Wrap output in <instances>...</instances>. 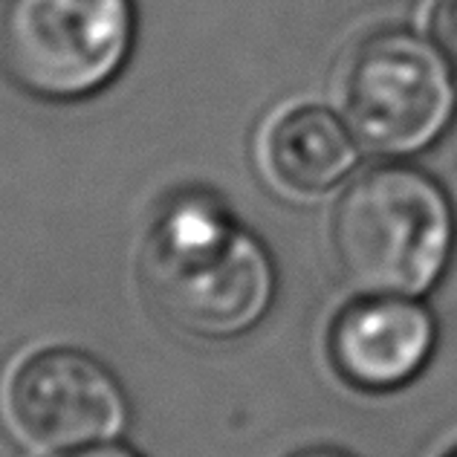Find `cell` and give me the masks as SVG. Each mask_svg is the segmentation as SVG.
<instances>
[{
    "mask_svg": "<svg viewBox=\"0 0 457 457\" xmlns=\"http://www.w3.org/2000/svg\"><path fill=\"white\" fill-rule=\"evenodd\" d=\"M154 310L195 339H237L275 302V263L258 235L209 191H179L151 223L139 258Z\"/></svg>",
    "mask_w": 457,
    "mask_h": 457,
    "instance_id": "6da1fadb",
    "label": "cell"
},
{
    "mask_svg": "<svg viewBox=\"0 0 457 457\" xmlns=\"http://www.w3.org/2000/svg\"><path fill=\"white\" fill-rule=\"evenodd\" d=\"M457 244L452 197L405 160L362 171L333 212V252L359 295L426 298Z\"/></svg>",
    "mask_w": 457,
    "mask_h": 457,
    "instance_id": "7a4b0ae2",
    "label": "cell"
},
{
    "mask_svg": "<svg viewBox=\"0 0 457 457\" xmlns=\"http://www.w3.org/2000/svg\"><path fill=\"white\" fill-rule=\"evenodd\" d=\"M339 104L368 154L411 160L437 145L457 116V70L408 27H379L345 58Z\"/></svg>",
    "mask_w": 457,
    "mask_h": 457,
    "instance_id": "3957f363",
    "label": "cell"
},
{
    "mask_svg": "<svg viewBox=\"0 0 457 457\" xmlns=\"http://www.w3.org/2000/svg\"><path fill=\"white\" fill-rule=\"evenodd\" d=\"M130 0H0V73L41 102H79L122 70Z\"/></svg>",
    "mask_w": 457,
    "mask_h": 457,
    "instance_id": "277c9868",
    "label": "cell"
},
{
    "mask_svg": "<svg viewBox=\"0 0 457 457\" xmlns=\"http://www.w3.org/2000/svg\"><path fill=\"white\" fill-rule=\"evenodd\" d=\"M12 431L41 452H79L119 437L128 396L113 370L79 347H41L21 359L4 382Z\"/></svg>",
    "mask_w": 457,
    "mask_h": 457,
    "instance_id": "5b68a950",
    "label": "cell"
},
{
    "mask_svg": "<svg viewBox=\"0 0 457 457\" xmlns=\"http://www.w3.org/2000/svg\"><path fill=\"white\" fill-rule=\"evenodd\" d=\"M437 347V321L423 298L359 295L333 319L330 362L351 388L391 394L428 368Z\"/></svg>",
    "mask_w": 457,
    "mask_h": 457,
    "instance_id": "8992f818",
    "label": "cell"
},
{
    "mask_svg": "<svg viewBox=\"0 0 457 457\" xmlns=\"http://www.w3.org/2000/svg\"><path fill=\"white\" fill-rule=\"evenodd\" d=\"M359 148L345 116L319 104H298L267 128L263 165L278 188L295 197H319L353 171Z\"/></svg>",
    "mask_w": 457,
    "mask_h": 457,
    "instance_id": "52a82bcc",
    "label": "cell"
},
{
    "mask_svg": "<svg viewBox=\"0 0 457 457\" xmlns=\"http://www.w3.org/2000/svg\"><path fill=\"white\" fill-rule=\"evenodd\" d=\"M426 32L457 70V0H431Z\"/></svg>",
    "mask_w": 457,
    "mask_h": 457,
    "instance_id": "ba28073f",
    "label": "cell"
},
{
    "mask_svg": "<svg viewBox=\"0 0 457 457\" xmlns=\"http://www.w3.org/2000/svg\"><path fill=\"white\" fill-rule=\"evenodd\" d=\"M62 457H139L137 452H130L125 446H90V449H79V452H64Z\"/></svg>",
    "mask_w": 457,
    "mask_h": 457,
    "instance_id": "9c48e42d",
    "label": "cell"
},
{
    "mask_svg": "<svg viewBox=\"0 0 457 457\" xmlns=\"http://www.w3.org/2000/svg\"><path fill=\"white\" fill-rule=\"evenodd\" d=\"M290 457H351V454H345V452H339V449H324V446H319V449L295 452V454H290Z\"/></svg>",
    "mask_w": 457,
    "mask_h": 457,
    "instance_id": "30bf717a",
    "label": "cell"
},
{
    "mask_svg": "<svg viewBox=\"0 0 457 457\" xmlns=\"http://www.w3.org/2000/svg\"><path fill=\"white\" fill-rule=\"evenodd\" d=\"M446 457H457V449H454V452H452V454H446Z\"/></svg>",
    "mask_w": 457,
    "mask_h": 457,
    "instance_id": "8fae6325",
    "label": "cell"
}]
</instances>
